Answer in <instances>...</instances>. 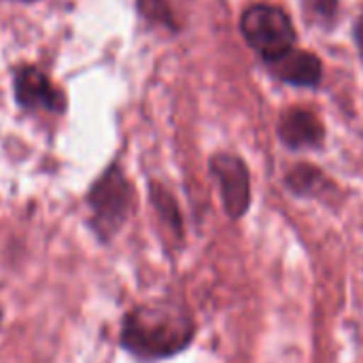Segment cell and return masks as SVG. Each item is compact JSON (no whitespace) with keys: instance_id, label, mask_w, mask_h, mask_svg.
Here are the masks:
<instances>
[{"instance_id":"10","label":"cell","mask_w":363,"mask_h":363,"mask_svg":"<svg viewBox=\"0 0 363 363\" xmlns=\"http://www.w3.org/2000/svg\"><path fill=\"white\" fill-rule=\"evenodd\" d=\"M136 11L151 26H160V28H166L170 32L179 30L172 6L168 0H136Z\"/></svg>"},{"instance_id":"11","label":"cell","mask_w":363,"mask_h":363,"mask_svg":"<svg viewBox=\"0 0 363 363\" xmlns=\"http://www.w3.org/2000/svg\"><path fill=\"white\" fill-rule=\"evenodd\" d=\"M306 19L321 28H332L338 17V0H302Z\"/></svg>"},{"instance_id":"12","label":"cell","mask_w":363,"mask_h":363,"mask_svg":"<svg viewBox=\"0 0 363 363\" xmlns=\"http://www.w3.org/2000/svg\"><path fill=\"white\" fill-rule=\"evenodd\" d=\"M353 40H355V47H357V53H359V60L363 64V6L353 23Z\"/></svg>"},{"instance_id":"4","label":"cell","mask_w":363,"mask_h":363,"mask_svg":"<svg viewBox=\"0 0 363 363\" xmlns=\"http://www.w3.org/2000/svg\"><path fill=\"white\" fill-rule=\"evenodd\" d=\"M208 170L217 181L223 211L230 219H240L251 206V172L240 155L219 151L211 155Z\"/></svg>"},{"instance_id":"13","label":"cell","mask_w":363,"mask_h":363,"mask_svg":"<svg viewBox=\"0 0 363 363\" xmlns=\"http://www.w3.org/2000/svg\"><path fill=\"white\" fill-rule=\"evenodd\" d=\"M15 2H38V0H15Z\"/></svg>"},{"instance_id":"9","label":"cell","mask_w":363,"mask_h":363,"mask_svg":"<svg viewBox=\"0 0 363 363\" xmlns=\"http://www.w3.org/2000/svg\"><path fill=\"white\" fill-rule=\"evenodd\" d=\"M149 191H151V202H153V206H155L160 219L168 225V230H170L174 236L183 238V221H181V213H179L177 200L170 196V191H166V189H164L162 185H157V183H151Z\"/></svg>"},{"instance_id":"5","label":"cell","mask_w":363,"mask_h":363,"mask_svg":"<svg viewBox=\"0 0 363 363\" xmlns=\"http://www.w3.org/2000/svg\"><path fill=\"white\" fill-rule=\"evenodd\" d=\"M13 96L21 111L26 113H53L64 115L68 100L60 87L53 85L47 72L34 64H19L13 68Z\"/></svg>"},{"instance_id":"1","label":"cell","mask_w":363,"mask_h":363,"mask_svg":"<svg viewBox=\"0 0 363 363\" xmlns=\"http://www.w3.org/2000/svg\"><path fill=\"white\" fill-rule=\"evenodd\" d=\"M196 338L191 313L174 300H153L132 308L119 332V345L125 353L143 363L170 359L183 353Z\"/></svg>"},{"instance_id":"14","label":"cell","mask_w":363,"mask_h":363,"mask_svg":"<svg viewBox=\"0 0 363 363\" xmlns=\"http://www.w3.org/2000/svg\"><path fill=\"white\" fill-rule=\"evenodd\" d=\"M0 319H2V315H0Z\"/></svg>"},{"instance_id":"8","label":"cell","mask_w":363,"mask_h":363,"mask_svg":"<svg viewBox=\"0 0 363 363\" xmlns=\"http://www.w3.org/2000/svg\"><path fill=\"white\" fill-rule=\"evenodd\" d=\"M285 187L298 198H315L330 202L332 194H338L336 185L325 177V172L313 164H296L285 174Z\"/></svg>"},{"instance_id":"7","label":"cell","mask_w":363,"mask_h":363,"mask_svg":"<svg viewBox=\"0 0 363 363\" xmlns=\"http://www.w3.org/2000/svg\"><path fill=\"white\" fill-rule=\"evenodd\" d=\"M268 72L294 87H319L323 79V64L319 55L304 51V49H291L283 57L266 64Z\"/></svg>"},{"instance_id":"6","label":"cell","mask_w":363,"mask_h":363,"mask_svg":"<svg viewBox=\"0 0 363 363\" xmlns=\"http://www.w3.org/2000/svg\"><path fill=\"white\" fill-rule=\"evenodd\" d=\"M279 140L291 149V151H304V149H321L325 143V125L323 121L306 111V108H285L279 115L277 123Z\"/></svg>"},{"instance_id":"2","label":"cell","mask_w":363,"mask_h":363,"mask_svg":"<svg viewBox=\"0 0 363 363\" xmlns=\"http://www.w3.org/2000/svg\"><path fill=\"white\" fill-rule=\"evenodd\" d=\"M134 198V187L119 162L106 166V170L91 183L85 202L91 213V230L102 242H108L130 219Z\"/></svg>"},{"instance_id":"3","label":"cell","mask_w":363,"mask_h":363,"mask_svg":"<svg viewBox=\"0 0 363 363\" xmlns=\"http://www.w3.org/2000/svg\"><path fill=\"white\" fill-rule=\"evenodd\" d=\"M240 32L247 45L264 60V64L283 57L298 43L291 17L277 4L257 2L247 6L240 17Z\"/></svg>"}]
</instances>
